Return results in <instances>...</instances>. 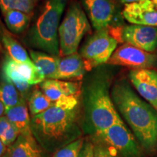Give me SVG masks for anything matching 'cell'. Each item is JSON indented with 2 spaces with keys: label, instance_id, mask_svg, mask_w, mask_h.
Instances as JSON below:
<instances>
[{
  "label": "cell",
  "instance_id": "cell-1",
  "mask_svg": "<svg viewBox=\"0 0 157 157\" xmlns=\"http://www.w3.org/2000/svg\"><path fill=\"white\" fill-rule=\"evenodd\" d=\"M81 112L80 95L66 96L31 117V132L43 148L57 151L79 138Z\"/></svg>",
  "mask_w": 157,
  "mask_h": 157
},
{
  "label": "cell",
  "instance_id": "cell-2",
  "mask_svg": "<svg viewBox=\"0 0 157 157\" xmlns=\"http://www.w3.org/2000/svg\"><path fill=\"white\" fill-rule=\"evenodd\" d=\"M111 82L110 73L98 70L88 76L82 84L84 127L94 135L121 121L110 94Z\"/></svg>",
  "mask_w": 157,
  "mask_h": 157
},
{
  "label": "cell",
  "instance_id": "cell-3",
  "mask_svg": "<svg viewBox=\"0 0 157 157\" xmlns=\"http://www.w3.org/2000/svg\"><path fill=\"white\" fill-rule=\"evenodd\" d=\"M111 98L143 148L151 151L157 146V111L135 94L125 81L113 84Z\"/></svg>",
  "mask_w": 157,
  "mask_h": 157
},
{
  "label": "cell",
  "instance_id": "cell-4",
  "mask_svg": "<svg viewBox=\"0 0 157 157\" xmlns=\"http://www.w3.org/2000/svg\"><path fill=\"white\" fill-rule=\"evenodd\" d=\"M68 0H46L42 11L29 31L25 41L31 48L58 57V29Z\"/></svg>",
  "mask_w": 157,
  "mask_h": 157
},
{
  "label": "cell",
  "instance_id": "cell-5",
  "mask_svg": "<svg viewBox=\"0 0 157 157\" xmlns=\"http://www.w3.org/2000/svg\"><path fill=\"white\" fill-rule=\"evenodd\" d=\"M90 31L87 15L77 2H72L58 29L59 56L63 57L77 52L82 39Z\"/></svg>",
  "mask_w": 157,
  "mask_h": 157
},
{
  "label": "cell",
  "instance_id": "cell-6",
  "mask_svg": "<svg viewBox=\"0 0 157 157\" xmlns=\"http://www.w3.org/2000/svg\"><path fill=\"white\" fill-rule=\"evenodd\" d=\"M118 40L110 33L109 29L96 31L86 41L80 49L87 71L108 63L117 50Z\"/></svg>",
  "mask_w": 157,
  "mask_h": 157
},
{
  "label": "cell",
  "instance_id": "cell-7",
  "mask_svg": "<svg viewBox=\"0 0 157 157\" xmlns=\"http://www.w3.org/2000/svg\"><path fill=\"white\" fill-rule=\"evenodd\" d=\"M2 74L4 79L14 84L23 97L27 95L31 86L41 84L45 80L44 74L33 62H17L10 57H7L4 61Z\"/></svg>",
  "mask_w": 157,
  "mask_h": 157
},
{
  "label": "cell",
  "instance_id": "cell-8",
  "mask_svg": "<svg viewBox=\"0 0 157 157\" xmlns=\"http://www.w3.org/2000/svg\"><path fill=\"white\" fill-rule=\"evenodd\" d=\"M98 142L112 148L120 157H141L142 150L135 136L121 120L95 134Z\"/></svg>",
  "mask_w": 157,
  "mask_h": 157
},
{
  "label": "cell",
  "instance_id": "cell-9",
  "mask_svg": "<svg viewBox=\"0 0 157 157\" xmlns=\"http://www.w3.org/2000/svg\"><path fill=\"white\" fill-rule=\"evenodd\" d=\"M113 66H120L132 70L155 67L157 65V56L128 44L118 48L107 63Z\"/></svg>",
  "mask_w": 157,
  "mask_h": 157
},
{
  "label": "cell",
  "instance_id": "cell-10",
  "mask_svg": "<svg viewBox=\"0 0 157 157\" xmlns=\"http://www.w3.org/2000/svg\"><path fill=\"white\" fill-rule=\"evenodd\" d=\"M121 42L148 52L157 49V27L130 25L121 29Z\"/></svg>",
  "mask_w": 157,
  "mask_h": 157
},
{
  "label": "cell",
  "instance_id": "cell-11",
  "mask_svg": "<svg viewBox=\"0 0 157 157\" xmlns=\"http://www.w3.org/2000/svg\"><path fill=\"white\" fill-rule=\"evenodd\" d=\"M129 77L141 97L157 111V71L151 68L132 70Z\"/></svg>",
  "mask_w": 157,
  "mask_h": 157
},
{
  "label": "cell",
  "instance_id": "cell-12",
  "mask_svg": "<svg viewBox=\"0 0 157 157\" xmlns=\"http://www.w3.org/2000/svg\"><path fill=\"white\" fill-rule=\"evenodd\" d=\"M122 13L124 17L133 25L157 27V9L152 0L126 4Z\"/></svg>",
  "mask_w": 157,
  "mask_h": 157
},
{
  "label": "cell",
  "instance_id": "cell-13",
  "mask_svg": "<svg viewBox=\"0 0 157 157\" xmlns=\"http://www.w3.org/2000/svg\"><path fill=\"white\" fill-rule=\"evenodd\" d=\"M82 2L96 31L109 27L114 14L111 0H82Z\"/></svg>",
  "mask_w": 157,
  "mask_h": 157
},
{
  "label": "cell",
  "instance_id": "cell-14",
  "mask_svg": "<svg viewBox=\"0 0 157 157\" xmlns=\"http://www.w3.org/2000/svg\"><path fill=\"white\" fill-rule=\"evenodd\" d=\"M86 71L83 59L79 53L75 52L59 58L56 79L70 82L82 80Z\"/></svg>",
  "mask_w": 157,
  "mask_h": 157
},
{
  "label": "cell",
  "instance_id": "cell-15",
  "mask_svg": "<svg viewBox=\"0 0 157 157\" xmlns=\"http://www.w3.org/2000/svg\"><path fill=\"white\" fill-rule=\"evenodd\" d=\"M81 87L77 82L58 79H45L40 84L41 90L53 103L66 96L79 95Z\"/></svg>",
  "mask_w": 157,
  "mask_h": 157
},
{
  "label": "cell",
  "instance_id": "cell-16",
  "mask_svg": "<svg viewBox=\"0 0 157 157\" xmlns=\"http://www.w3.org/2000/svg\"><path fill=\"white\" fill-rule=\"evenodd\" d=\"M5 155L7 157H42L32 132L20 134Z\"/></svg>",
  "mask_w": 157,
  "mask_h": 157
},
{
  "label": "cell",
  "instance_id": "cell-17",
  "mask_svg": "<svg viewBox=\"0 0 157 157\" xmlns=\"http://www.w3.org/2000/svg\"><path fill=\"white\" fill-rule=\"evenodd\" d=\"M29 108L24 98L17 105L13 107L5 112V116L13 126L16 127L21 134L30 133L31 115L29 114Z\"/></svg>",
  "mask_w": 157,
  "mask_h": 157
},
{
  "label": "cell",
  "instance_id": "cell-18",
  "mask_svg": "<svg viewBox=\"0 0 157 157\" xmlns=\"http://www.w3.org/2000/svg\"><path fill=\"white\" fill-rule=\"evenodd\" d=\"M29 56L35 66L44 74L45 79H56L59 57L33 50L29 51Z\"/></svg>",
  "mask_w": 157,
  "mask_h": 157
},
{
  "label": "cell",
  "instance_id": "cell-19",
  "mask_svg": "<svg viewBox=\"0 0 157 157\" xmlns=\"http://www.w3.org/2000/svg\"><path fill=\"white\" fill-rule=\"evenodd\" d=\"M5 24L10 31L15 34L24 31L31 22V15L17 10L3 11Z\"/></svg>",
  "mask_w": 157,
  "mask_h": 157
},
{
  "label": "cell",
  "instance_id": "cell-20",
  "mask_svg": "<svg viewBox=\"0 0 157 157\" xmlns=\"http://www.w3.org/2000/svg\"><path fill=\"white\" fill-rule=\"evenodd\" d=\"M2 42L7 51L9 57L17 62L31 63L33 62L23 46L17 42L10 35L6 32H2Z\"/></svg>",
  "mask_w": 157,
  "mask_h": 157
},
{
  "label": "cell",
  "instance_id": "cell-21",
  "mask_svg": "<svg viewBox=\"0 0 157 157\" xmlns=\"http://www.w3.org/2000/svg\"><path fill=\"white\" fill-rule=\"evenodd\" d=\"M53 105V102L51 101L44 95L41 89L35 88L29 94L28 98V108L31 117L44 112Z\"/></svg>",
  "mask_w": 157,
  "mask_h": 157
},
{
  "label": "cell",
  "instance_id": "cell-22",
  "mask_svg": "<svg viewBox=\"0 0 157 157\" xmlns=\"http://www.w3.org/2000/svg\"><path fill=\"white\" fill-rule=\"evenodd\" d=\"M19 91L11 82L5 81L0 83V102L5 108V112L18 104L23 98Z\"/></svg>",
  "mask_w": 157,
  "mask_h": 157
},
{
  "label": "cell",
  "instance_id": "cell-23",
  "mask_svg": "<svg viewBox=\"0 0 157 157\" xmlns=\"http://www.w3.org/2000/svg\"><path fill=\"white\" fill-rule=\"evenodd\" d=\"M36 5V0H0L2 12L17 10L31 15Z\"/></svg>",
  "mask_w": 157,
  "mask_h": 157
},
{
  "label": "cell",
  "instance_id": "cell-24",
  "mask_svg": "<svg viewBox=\"0 0 157 157\" xmlns=\"http://www.w3.org/2000/svg\"><path fill=\"white\" fill-rule=\"evenodd\" d=\"M84 140L78 138L55 151L52 157H78Z\"/></svg>",
  "mask_w": 157,
  "mask_h": 157
},
{
  "label": "cell",
  "instance_id": "cell-25",
  "mask_svg": "<svg viewBox=\"0 0 157 157\" xmlns=\"http://www.w3.org/2000/svg\"><path fill=\"white\" fill-rule=\"evenodd\" d=\"M94 157H120L111 147L98 142L94 145Z\"/></svg>",
  "mask_w": 157,
  "mask_h": 157
},
{
  "label": "cell",
  "instance_id": "cell-26",
  "mask_svg": "<svg viewBox=\"0 0 157 157\" xmlns=\"http://www.w3.org/2000/svg\"><path fill=\"white\" fill-rule=\"evenodd\" d=\"M20 134L21 133H20L18 129L11 124L9 128L7 129L5 134L2 135V137L0 139H1V140L2 141L4 145L6 147H9L15 142V140H17Z\"/></svg>",
  "mask_w": 157,
  "mask_h": 157
},
{
  "label": "cell",
  "instance_id": "cell-27",
  "mask_svg": "<svg viewBox=\"0 0 157 157\" xmlns=\"http://www.w3.org/2000/svg\"><path fill=\"white\" fill-rule=\"evenodd\" d=\"M78 157H94V144L90 142H84Z\"/></svg>",
  "mask_w": 157,
  "mask_h": 157
},
{
  "label": "cell",
  "instance_id": "cell-28",
  "mask_svg": "<svg viewBox=\"0 0 157 157\" xmlns=\"http://www.w3.org/2000/svg\"><path fill=\"white\" fill-rule=\"evenodd\" d=\"M10 124V121H9V119H7L6 116H2L0 118V138L5 134V132L9 128Z\"/></svg>",
  "mask_w": 157,
  "mask_h": 157
},
{
  "label": "cell",
  "instance_id": "cell-29",
  "mask_svg": "<svg viewBox=\"0 0 157 157\" xmlns=\"http://www.w3.org/2000/svg\"><path fill=\"white\" fill-rule=\"evenodd\" d=\"M5 146L4 145V143H2V141L0 139V157H3L4 154L5 152Z\"/></svg>",
  "mask_w": 157,
  "mask_h": 157
},
{
  "label": "cell",
  "instance_id": "cell-30",
  "mask_svg": "<svg viewBox=\"0 0 157 157\" xmlns=\"http://www.w3.org/2000/svg\"><path fill=\"white\" fill-rule=\"evenodd\" d=\"M5 112V105H3V103L2 102H0V118L2 117L3 113Z\"/></svg>",
  "mask_w": 157,
  "mask_h": 157
},
{
  "label": "cell",
  "instance_id": "cell-31",
  "mask_svg": "<svg viewBox=\"0 0 157 157\" xmlns=\"http://www.w3.org/2000/svg\"><path fill=\"white\" fill-rule=\"evenodd\" d=\"M121 2L126 5V4H130L133 2H140L141 0H120Z\"/></svg>",
  "mask_w": 157,
  "mask_h": 157
},
{
  "label": "cell",
  "instance_id": "cell-32",
  "mask_svg": "<svg viewBox=\"0 0 157 157\" xmlns=\"http://www.w3.org/2000/svg\"><path fill=\"white\" fill-rule=\"evenodd\" d=\"M152 1L154 3V5H157V0H152Z\"/></svg>",
  "mask_w": 157,
  "mask_h": 157
},
{
  "label": "cell",
  "instance_id": "cell-33",
  "mask_svg": "<svg viewBox=\"0 0 157 157\" xmlns=\"http://www.w3.org/2000/svg\"><path fill=\"white\" fill-rule=\"evenodd\" d=\"M155 6H156V9H157V5H155Z\"/></svg>",
  "mask_w": 157,
  "mask_h": 157
},
{
  "label": "cell",
  "instance_id": "cell-34",
  "mask_svg": "<svg viewBox=\"0 0 157 157\" xmlns=\"http://www.w3.org/2000/svg\"><path fill=\"white\" fill-rule=\"evenodd\" d=\"M3 157H7V156H6V155H5V156H4Z\"/></svg>",
  "mask_w": 157,
  "mask_h": 157
}]
</instances>
